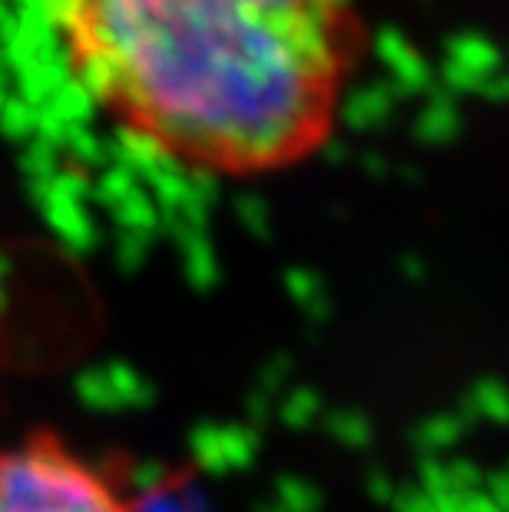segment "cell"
<instances>
[{"mask_svg": "<svg viewBox=\"0 0 509 512\" xmlns=\"http://www.w3.org/2000/svg\"><path fill=\"white\" fill-rule=\"evenodd\" d=\"M53 30L113 133L222 182L321 156L367 50L357 0H53Z\"/></svg>", "mask_w": 509, "mask_h": 512, "instance_id": "6da1fadb", "label": "cell"}, {"mask_svg": "<svg viewBox=\"0 0 509 512\" xmlns=\"http://www.w3.org/2000/svg\"><path fill=\"white\" fill-rule=\"evenodd\" d=\"M139 493L116 460L57 430H30L0 446V512H146Z\"/></svg>", "mask_w": 509, "mask_h": 512, "instance_id": "7a4b0ae2", "label": "cell"}]
</instances>
